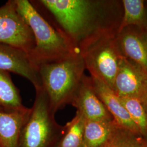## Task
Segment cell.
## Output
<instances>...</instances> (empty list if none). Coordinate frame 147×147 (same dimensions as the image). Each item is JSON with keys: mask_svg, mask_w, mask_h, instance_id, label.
Returning <instances> with one entry per match:
<instances>
[{"mask_svg": "<svg viewBox=\"0 0 147 147\" xmlns=\"http://www.w3.org/2000/svg\"><path fill=\"white\" fill-rule=\"evenodd\" d=\"M19 89L14 84L9 73L0 69V112L11 113L25 110Z\"/></svg>", "mask_w": 147, "mask_h": 147, "instance_id": "13", "label": "cell"}, {"mask_svg": "<svg viewBox=\"0 0 147 147\" xmlns=\"http://www.w3.org/2000/svg\"><path fill=\"white\" fill-rule=\"evenodd\" d=\"M0 147H1V146H0Z\"/></svg>", "mask_w": 147, "mask_h": 147, "instance_id": "21", "label": "cell"}, {"mask_svg": "<svg viewBox=\"0 0 147 147\" xmlns=\"http://www.w3.org/2000/svg\"><path fill=\"white\" fill-rule=\"evenodd\" d=\"M142 100L143 101V102H144V104L145 105L147 111V89L146 92V93H145V94L144 95V97L142 99Z\"/></svg>", "mask_w": 147, "mask_h": 147, "instance_id": "19", "label": "cell"}, {"mask_svg": "<svg viewBox=\"0 0 147 147\" xmlns=\"http://www.w3.org/2000/svg\"><path fill=\"white\" fill-rule=\"evenodd\" d=\"M0 69L26 78L35 89L41 87L38 67L20 49L0 43Z\"/></svg>", "mask_w": 147, "mask_h": 147, "instance_id": "9", "label": "cell"}, {"mask_svg": "<svg viewBox=\"0 0 147 147\" xmlns=\"http://www.w3.org/2000/svg\"><path fill=\"white\" fill-rule=\"evenodd\" d=\"M119 98L140 133L147 135V111L143 101L135 97Z\"/></svg>", "mask_w": 147, "mask_h": 147, "instance_id": "17", "label": "cell"}, {"mask_svg": "<svg viewBox=\"0 0 147 147\" xmlns=\"http://www.w3.org/2000/svg\"><path fill=\"white\" fill-rule=\"evenodd\" d=\"M35 90L34 101L21 130L18 147H57L65 132V126L56 121V113L42 88Z\"/></svg>", "mask_w": 147, "mask_h": 147, "instance_id": "5", "label": "cell"}, {"mask_svg": "<svg viewBox=\"0 0 147 147\" xmlns=\"http://www.w3.org/2000/svg\"><path fill=\"white\" fill-rule=\"evenodd\" d=\"M121 2L123 13L118 32L130 26L144 28L147 21V1L121 0Z\"/></svg>", "mask_w": 147, "mask_h": 147, "instance_id": "15", "label": "cell"}, {"mask_svg": "<svg viewBox=\"0 0 147 147\" xmlns=\"http://www.w3.org/2000/svg\"><path fill=\"white\" fill-rule=\"evenodd\" d=\"M85 119L76 111L73 118L65 126V132L57 147H84Z\"/></svg>", "mask_w": 147, "mask_h": 147, "instance_id": "16", "label": "cell"}, {"mask_svg": "<svg viewBox=\"0 0 147 147\" xmlns=\"http://www.w3.org/2000/svg\"><path fill=\"white\" fill-rule=\"evenodd\" d=\"M30 112V108L11 113L0 112L1 147H18L21 130Z\"/></svg>", "mask_w": 147, "mask_h": 147, "instance_id": "12", "label": "cell"}, {"mask_svg": "<svg viewBox=\"0 0 147 147\" xmlns=\"http://www.w3.org/2000/svg\"><path fill=\"white\" fill-rule=\"evenodd\" d=\"M100 147H147L142 139L118 124L107 141Z\"/></svg>", "mask_w": 147, "mask_h": 147, "instance_id": "18", "label": "cell"}, {"mask_svg": "<svg viewBox=\"0 0 147 147\" xmlns=\"http://www.w3.org/2000/svg\"><path fill=\"white\" fill-rule=\"evenodd\" d=\"M70 105L86 121H106L113 119L109 112L95 92L90 76L85 74L76 89Z\"/></svg>", "mask_w": 147, "mask_h": 147, "instance_id": "8", "label": "cell"}, {"mask_svg": "<svg viewBox=\"0 0 147 147\" xmlns=\"http://www.w3.org/2000/svg\"><path fill=\"white\" fill-rule=\"evenodd\" d=\"M91 79L95 93L116 123L135 134H140L137 126L123 105L120 98L100 80L92 77Z\"/></svg>", "mask_w": 147, "mask_h": 147, "instance_id": "11", "label": "cell"}, {"mask_svg": "<svg viewBox=\"0 0 147 147\" xmlns=\"http://www.w3.org/2000/svg\"><path fill=\"white\" fill-rule=\"evenodd\" d=\"M118 32L115 30L99 32L78 47L90 76L100 80L112 90L123 57L117 40Z\"/></svg>", "mask_w": 147, "mask_h": 147, "instance_id": "4", "label": "cell"}, {"mask_svg": "<svg viewBox=\"0 0 147 147\" xmlns=\"http://www.w3.org/2000/svg\"><path fill=\"white\" fill-rule=\"evenodd\" d=\"M17 10L33 32L35 46L30 53L38 67L79 52L71 40L56 25L52 24L27 0H15Z\"/></svg>", "mask_w": 147, "mask_h": 147, "instance_id": "2", "label": "cell"}, {"mask_svg": "<svg viewBox=\"0 0 147 147\" xmlns=\"http://www.w3.org/2000/svg\"><path fill=\"white\" fill-rule=\"evenodd\" d=\"M41 88L56 113L70 104L86 69L80 52L51 63L39 65Z\"/></svg>", "mask_w": 147, "mask_h": 147, "instance_id": "3", "label": "cell"}, {"mask_svg": "<svg viewBox=\"0 0 147 147\" xmlns=\"http://www.w3.org/2000/svg\"><path fill=\"white\" fill-rule=\"evenodd\" d=\"M117 40L123 56L147 74V37L144 28L125 27L118 32Z\"/></svg>", "mask_w": 147, "mask_h": 147, "instance_id": "10", "label": "cell"}, {"mask_svg": "<svg viewBox=\"0 0 147 147\" xmlns=\"http://www.w3.org/2000/svg\"><path fill=\"white\" fill-rule=\"evenodd\" d=\"M144 30L146 32V34L147 35V21H146V25H145V26L144 27Z\"/></svg>", "mask_w": 147, "mask_h": 147, "instance_id": "20", "label": "cell"}, {"mask_svg": "<svg viewBox=\"0 0 147 147\" xmlns=\"http://www.w3.org/2000/svg\"><path fill=\"white\" fill-rule=\"evenodd\" d=\"M0 43L30 55L35 46L31 28L17 10L15 0L0 7Z\"/></svg>", "mask_w": 147, "mask_h": 147, "instance_id": "6", "label": "cell"}, {"mask_svg": "<svg viewBox=\"0 0 147 147\" xmlns=\"http://www.w3.org/2000/svg\"><path fill=\"white\" fill-rule=\"evenodd\" d=\"M117 125L113 119L85 121L84 147H100L110 136Z\"/></svg>", "mask_w": 147, "mask_h": 147, "instance_id": "14", "label": "cell"}, {"mask_svg": "<svg viewBox=\"0 0 147 147\" xmlns=\"http://www.w3.org/2000/svg\"><path fill=\"white\" fill-rule=\"evenodd\" d=\"M147 89V74L122 57L116 74L113 90L119 97L142 99Z\"/></svg>", "mask_w": 147, "mask_h": 147, "instance_id": "7", "label": "cell"}, {"mask_svg": "<svg viewBox=\"0 0 147 147\" xmlns=\"http://www.w3.org/2000/svg\"><path fill=\"white\" fill-rule=\"evenodd\" d=\"M37 3L49 11L78 48L99 32L118 31L123 13L119 0H39Z\"/></svg>", "mask_w": 147, "mask_h": 147, "instance_id": "1", "label": "cell"}]
</instances>
